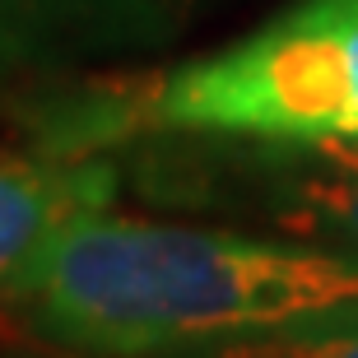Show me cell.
I'll return each mask as SVG.
<instances>
[{
	"instance_id": "obj_1",
	"label": "cell",
	"mask_w": 358,
	"mask_h": 358,
	"mask_svg": "<svg viewBox=\"0 0 358 358\" xmlns=\"http://www.w3.org/2000/svg\"><path fill=\"white\" fill-rule=\"evenodd\" d=\"M28 335L84 358H177L358 317V252L238 224L98 210L0 298Z\"/></svg>"
},
{
	"instance_id": "obj_2",
	"label": "cell",
	"mask_w": 358,
	"mask_h": 358,
	"mask_svg": "<svg viewBox=\"0 0 358 358\" xmlns=\"http://www.w3.org/2000/svg\"><path fill=\"white\" fill-rule=\"evenodd\" d=\"M19 131L61 154H121L159 135L358 145V0H293L247 38L163 70L24 89Z\"/></svg>"
},
{
	"instance_id": "obj_3",
	"label": "cell",
	"mask_w": 358,
	"mask_h": 358,
	"mask_svg": "<svg viewBox=\"0 0 358 358\" xmlns=\"http://www.w3.org/2000/svg\"><path fill=\"white\" fill-rule=\"evenodd\" d=\"M121 154L126 182L159 205L358 252V145L159 135Z\"/></svg>"
},
{
	"instance_id": "obj_4",
	"label": "cell",
	"mask_w": 358,
	"mask_h": 358,
	"mask_svg": "<svg viewBox=\"0 0 358 358\" xmlns=\"http://www.w3.org/2000/svg\"><path fill=\"white\" fill-rule=\"evenodd\" d=\"M196 0H0V84L98 75L168 42Z\"/></svg>"
},
{
	"instance_id": "obj_5",
	"label": "cell",
	"mask_w": 358,
	"mask_h": 358,
	"mask_svg": "<svg viewBox=\"0 0 358 358\" xmlns=\"http://www.w3.org/2000/svg\"><path fill=\"white\" fill-rule=\"evenodd\" d=\"M121 186V154H61L33 140L0 149V298L56 233L98 210H117Z\"/></svg>"
},
{
	"instance_id": "obj_6",
	"label": "cell",
	"mask_w": 358,
	"mask_h": 358,
	"mask_svg": "<svg viewBox=\"0 0 358 358\" xmlns=\"http://www.w3.org/2000/svg\"><path fill=\"white\" fill-rule=\"evenodd\" d=\"M177 358H358V317L256 335V340H233V345L196 349V354H177Z\"/></svg>"
}]
</instances>
